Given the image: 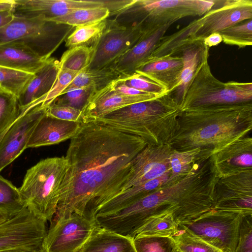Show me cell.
<instances>
[{
	"label": "cell",
	"instance_id": "6da1fadb",
	"mask_svg": "<svg viewBox=\"0 0 252 252\" xmlns=\"http://www.w3.org/2000/svg\"><path fill=\"white\" fill-rule=\"evenodd\" d=\"M147 144L95 122L81 123L65 156L69 169L53 218L77 213L94 220L99 207L121 191L132 160Z\"/></svg>",
	"mask_w": 252,
	"mask_h": 252
},
{
	"label": "cell",
	"instance_id": "7a4b0ae2",
	"mask_svg": "<svg viewBox=\"0 0 252 252\" xmlns=\"http://www.w3.org/2000/svg\"><path fill=\"white\" fill-rule=\"evenodd\" d=\"M252 129V102L191 107L182 111L171 146L177 151L201 148L210 158Z\"/></svg>",
	"mask_w": 252,
	"mask_h": 252
},
{
	"label": "cell",
	"instance_id": "3957f363",
	"mask_svg": "<svg viewBox=\"0 0 252 252\" xmlns=\"http://www.w3.org/2000/svg\"><path fill=\"white\" fill-rule=\"evenodd\" d=\"M179 105L167 92L156 98L132 104L94 122L141 137L148 144H171L179 127Z\"/></svg>",
	"mask_w": 252,
	"mask_h": 252
},
{
	"label": "cell",
	"instance_id": "277c9868",
	"mask_svg": "<svg viewBox=\"0 0 252 252\" xmlns=\"http://www.w3.org/2000/svg\"><path fill=\"white\" fill-rule=\"evenodd\" d=\"M214 3V0H134L110 19L119 26L146 32L186 17H201Z\"/></svg>",
	"mask_w": 252,
	"mask_h": 252
},
{
	"label": "cell",
	"instance_id": "5b68a950",
	"mask_svg": "<svg viewBox=\"0 0 252 252\" xmlns=\"http://www.w3.org/2000/svg\"><path fill=\"white\" fill-rule=\"evenodd\" d=\"M68 169L65 156L41 160L27 170L19 189L27 207L46 221L56 214Z\"/></svg>",
	"mask_w": 252,
	"mask_h": 252
},
{
	"label": "cell",
	"instance_id": "8992f818",
	"mask_svg": "<svg viewBox=\"0 0 252 252\" xmlns=\"http://www.w3.org/2000/svg\"><path fill=\"white\" fill-rule=\"evenodd\" d=\"M252 83L234 81L222 82L212 73L208 60L195 71L189 85L182 111L203 106L231 104L252 102Z\"/></svg>",
	"mask_w": 252,
	"mask_h": 252
},
{
	"label": "cell",
	"instance_id": "52a82bcc",
	"mask_svg": "<svg viewBox=\"0 0 252 252\" xmlns=\"http://www.w3.org/2000/svg\"><path fill=\"white\" fill-rule=\"evenodd\" d=\"M74 29L53 22L14 17L0 27V45L24 42L40 56L49 59Z\"/></svg>",
	"mask_w": 252,
	"mask_h": 252
},
{
	"label": "cell",
	"instance_id": "ba28073f",
	"mask_svg": "<svg viewBox=\"0 0 252 252\" xmlns=\"http://www.w3.org/2000/svg\"><path fill=\"white\" fill-rule=\"evenodd\" d=\"M243 215L211 209L197 218L179 223L221 252H234Z\"/></svg>",
	"mask_w": 252,
	"mask_h": 252
},
{
	"label": "cell",
	"instance_id": "9c48e42d",
	"mask_svg": "<svg viewBox=\"0 0 252 252\" xmlns=\"http://www.w3.org/2000/svg\"><path fill=\"white\" fill-rule=\"evenodd\" d=\"M46 222L26 207L0 225V252L19 249L42 252Z\"/></svg>",
	"mask_w": 252,
	"mask_h": 252
},
{
	"label": "cell",
	"instance_id": "30bf717a",
	"mask_svg": "<svg viewBox=\"0 0 252 252\" xmlns=\"http://www.w3.org/2000/svg\"><path fill=\"white\" fill-rule=\"evenodd\" d=\"M42 244V252H79L91 236L94 220L77 213L53 218Z\"/></svg>",
	"mask_w": 252,
	"mask_h": 252
},
{
	"label": "cell",
	"instance_id": "8fae6325",
	"mask_svg": "<svg viewBox=\"0 0 252 252\" xmlns=\"http://www.w3.org/2000/svg\"><path fill=\"white\" fill-rule=\"evenodd\" d=\"M144 33L139 29L119 26L107 18L106 26L94 47L87 70L111 66L131 49Z\"/></svg>",
	"mask_w": 252,
	"mask_h": 252
},
{
	"label": "cell",
	"instance_id": "7c38bea8",
	"mask_svg": "<svg viewBox=\"0 0 252 252\" xmlns=\"http://www.w3.org/2000/svg\"><path fill=\"white\" fill-rule=\"evenodd\" d=\"M42 103L21 111L19 116L0 133V172L27 148L30 137L45 113Z\"/></svg>",
	"mask_w": 252,
	"mask_h": 252
},
{
	"label": "cell",
	"instance_id": "4fadbf2b",
	"mask_svg": "<svg viewBox=\"0 0 252 252\" xmlns=\"http://www.w3.org/2000/svg\"><path fill=\"white\" fill-rule=\"evenodd\" d=\"M213 209L252 215V172L218 179Z\"/></svg>",
	"mask_w": 252,
	"mask_h": 252
},
{
	"label": "cell",
	"instance_id": "5bb4252c",
	"mask_svg": "<svg viewBox=\"0 0 252 252\" xmlns=\"http://www.w3.org/2000/svg\"><path fill=\"white\" fill-rule=\"evenodd\" d=\"M173 150L171 144H147L132 160L129 172L120 192L170 174Z\"/></svg>",
	"mask_w": 252,
	"mask_h": 252
},
{
	"label": "cell",
	"instance_id": "9a60e30c",
	"mask_svg": "<svg viewBox=\"0 0 252 252\" xmlns=\"http://www.w3.org/2000/svg\"><path fill=\"white\" fill-rule=\"evenodd\" d=\"M212 8L200 17L201 25L195 33L204 39L242 21L252 19V0H214Z\"/></svg>",
	"mask_w": 252,
	"mask_h": 252
},
{
	"label": "cell",
	"instance_id": "2e32d148",
	"mask_svg": "<svg viewBox=\"0 0 252 252\" xmlns=\"http://www.w3.org/2000/svg\"><path fill=\"white\" fill-rule=\"evenodd\" d=\"M14 17L51 21L76 10L105 7L104 0H15Z\"/></svg>",
	"mask_w": 252,
	"mask_h": 252
},
{
	"label": "cell",
	"instance_id": "e0dca14e",
	"mask_svg": "<svg viewBox=\"0 0 252 252\" xmlns=\"http://www.w3.org/2000/svg\"><path fill=\"white\" fill-rule=\"evenodd\" d=\"M210 160L218 179L252 172V138L235 140L213 154Z\"/></svg>",
	"mask_w": 252,
	"mask_h": 252
},
{
	"label": "cell",
	"instance_id": "ac0fdd59",
	"mask_svg": "<svg viewBox=\"0 0 252 252\" xmlns=\"http://www.w3.org/2000/svg\"><path fill=\"white\" fill-rule=\"evenodd\" d=\"M113 82L92 93L81 111V123L94 122L117 109L135 103L154 99L160 95L152 94L126 95L114 89Z\"/></svg>",
	"mask_w": 252,
	"mask_h": 252
},
{
	"label": "cell",
	"instance_id": "d6986e66",
	"mask_svg": "<svg viewBox=\"0 0 252 252\" xmlns=\"http://www.w3.org/2000/svg\"><path fill=\"white\" fill-rule=\"evenodd\" d=\"M209 49L204 39L194 37L184 43L178 50L176 55L182 58L183 68L177 85L169 93L180 107L195 71L204 61L208 60Z\"/></svg>",
	"mask_w": 252,
	"mask_h": 252
},
{
	"label": "cell",
	"instance_id": "ffe728a7",
	"mask_svg": "<svg viewBox=\"0 0 252 252\" xmlns=\"http://www.w3.org/2000/svg\"><path fill=\"white\" fill-rule=\"evenodd\" d=\"M171 26L167 25L144 32L140 39L111 66L123 78L135 74L137 67L149 58Z\"/></svg>",
	"mask_w": 252,
	"mask_h": 252
},
{
	"label": "cell",
	"instance_id": "44dd1931",
	"mask_svg": "<svg viewBox=\"0 0 252 252\" xmlns=\"http://www.w3.org/2000/svg\"><path fill=\"white\" fill-rule=\"evenodd\" d=\"M183 68L181 56H168L147 60L135 70L137 73L171 92L177 85Z\"/></svg>",
	"mask_w": 252,
	"mask_h": 252
},
{
	"label": "cell",
	"instance_id": "7402d4cb",
	"mask_svg": "<svg viewBox=\"0 0 252 252\" xmlns=\"http://www.w3.org/2000/svg\"><path fill=\"white\" fill-rule=\"evenodd\" d=\"M59 69V61L52 58L34 74L17 97L20 111H25L43 103L45 96L56 82Z\"/></svg>",
	"mask_w": 252,
	"mask_h": 252
},
{
	"label": "cell",
	"instance_id": "603a6c76",
	"mask_svg": "<svg viewBox=\"0 0 252 252\" xmlns=\"http://www.w3.org/2000/svg\"><path fill=\"white\" fill-rule=\"evenodd\" d=\"M80 125V123L60 120L45 113L36 125L27 148L54 145L71 139Z\"/></svg>",
	"mask_w": 252,
	"mask_h": 252
},
{
	"label": "cell",
	"instance_id": "cb8c5ba5",
	"mask_svg": "<svg viewBox=\"0 0 252 252\" xmlns=\"http://www.w3.org/2000/svg\"><path fill=\"white\" fill-rule=\"evenodd\" d=\"M40 56L24 42L0 45V66L35 74L51 60Z\"/></svg>",
	"mask_w": 252,
	"mask_h": 252
},
{
	"label": "cell",
	"instance_id": "d4e9b609",
	"mask_svg": "<svg viewBox=\"0 0 252 252\" xmlns=\"http://www.w3.org/2000/svg\"><path fill=\"white\" fill-rule=\"evenodd\" d=\"M169 176V174H165L120 192L99 207L94 218L111 214L128 206L162 187L167 182Z\"/></svg>",
	"mask_w": 252,
	"mask_h": 252
},
{
	"label": "cell",
	"instance_id": "484cf974",
	"mask_svg": "<svg viewBox=\"0 0 252 252\" xmlns=\"http://www.w3.org/2000/svg\"><path fill=\"white\" fill-rule=\"evenodd\" d=\"M79 252H136L132 239L98 226Z\"/></svg>",
	"mask_w": 252,
	"mask_h": 252
},
{
	"label": "cell",
	"instance_id": "4316f807",
	"mask_svg": "<svg viewBox=\"0 0 252 252\" xmlns=\"http://www.w3.org/2000/svg\"><path fill=\"white\" fill-rule=\"evenodd\" d=\"M201 25V20L199 18L191 21L185 27L173 34L163 36L147 60L176 55L179 49L184 43L195 37V33Z\"/></svg>",
	"mask_w": 252,
	"mask_h": 252
},
{
	"label": "cell",
	"instance_id": "83f0119b",
	"mask_svg": "<svg viewBox=\"0 0 252 252\" xmlns=\"http://www.w3.org/2000/svg\"><path fill=\"white\" fill-rule=\"evenodd\" d=\"M210 158L201 148L186 151L173 149L170 157V172L167 182L161 187L171 185L185 177L200 158Z\"/></svg>",
	"mask_w": 252,
	"mask_h": 252
},
{
	"label": "cell",
	"instance_id": "f1b7e54d",
	"mask_svg": "<svg viewBox=\"0 0 252 252\" xmlns=\"http://www.w3.org/2000/svg\"><path fill=\"white\" fill-rule=\"evenodd\" d=\"M121 78L111 65L98 70H86L79 73L61 95L76 89L92 88L98 90Z\"/></svg>",
	"mask_w": 252,
	"mask_h": 252
},
{
	"label": "cell",
	"instance_id": "f546056e",
	"mask_svg": "<svg viewBox=\"0 0 252 252\" xmlns=\"http://www.w3.org/2000/svg\"><path fill=\"white\" fill-rule=\"evenodd\" d=\"M179 229V223L174 214L171 212H166L147 218L134 233L132 239L142 236L173 238Z\"/></svg>",
	"mask_w": 252,
	"mask_h": 252
},
{
	"label": "cell",
	"instance_id": "4dcf8cb0",
	"mask_svg": "<svg viewBox=\"0 0 252 252\" xmlns=\"http://www.w3.org/2000/svg\"><path fill=\"white\" fill-rule=\"evenodd\" d=\"M110 12L106 7H96L76 10L65 15L54 18L50 22L74 27L96 23L109 18Z\"/></svg>",
	"mask_w": 252,
	"mask_h": 252
},
{
	"label": "cell",
	"instance_id": "1f68e13d",
	"mask_svg": "<svg viewBox=\"0 0 252 252\" xmlns=\"http://www.w3.org/2000/svg\"><path fill=\"white\" fill-rule=\"evenodd\" d=\"M107 24V19L84 26L76 27L65 40V46L70 48L85 45L94 47L97 42Z\"/></svg>",
	"mask_w": 252,
	"mask_h": 252
},
{
	"label": "cell",
	"instance_id": "d6a6232c",
	"mask_svg": "<svg viewBox=\"0 0 252 252\" xmlns=\"http://www.w3.org/2000/svg\"><path fill=\"white\" fill-rule=\"evenodd\" d=\"M93 48L85 45L69 48L63 54L59 61L60 68L81 72L88 69Z\"/></svg>",
	"mask_w": 252,
	"mask_h": 252
},
{
	"label": "cell",
	"instance_id": "836d02e7",
	"mask_svg": "<svg viewBox=\"0 0 252 252\" xmlns=\"http://www.w3.org/2000/svg\"><path fill=\"white\" fill-rule=\"evenodd\" d=\"M26 207L19 189L0 175V211L14 216Z\"/></svg>",
	"mask_w": 252,
	"mask_h": 252
},
{
	"label": "cell",
	"instance_id": "e575fe53",
	"mask_svg": "<svg viewBox=\"0 0 252 252\" xmlns=\"http://www.w3.org/2000/svg\"><path fill=\"white\" fill-rule=\"evenodd\" d=\"M136 252H176L173 238L153 236H136L132 239Z\"/></svg>",
	"mask_w": 252,
	"mask_h": 252
},
{
	"label": "cell",
	"instance_id": "d590c367",
	"mask_svg": "<svg viewBox=\"0 0 252 252\" xmlns=\"http://www.w3.org/2000/svg\"><path fill=\"white\" fill-rule=\"evenodd\" d=\"M219 33L222 41L227 45L236 46L239 49L251 46L252 45V19L230 27Z\"/></svg>",
	"mask_w": 252,
	"mask_h": 252
},
{
	"label": "cell",
	"instance_id": "8d00e7d4",
	"mask_svg": "<svg viewBox=\"0 0 252 252\" xmlns=\"http://www.w3.org/2000/svg\"><path fill=\"white\" fill-rule=\"evenodd\" d=\"M33 75L0 66V88L18 97Z\"/></svg>",
	"mask_w": 252,
	"mask_h": 252
},
{
	"label": "cell",
	"instance_id": "74e56055",
	"mask_svg": "<svg viewBox=\"0 0 252 252\" xmlns=\"http://www.w3.org/2000/svg\"><path fill=\"white\" fill-rule=\"evenodd\" d=\"M179 230L173 237L177 250L180 252H221L198 237L186 230L179 227Z\"/></svg>",
	"mask_w": 252,
	"mask_h": 252
},
{
	"label": "cell",
	"instance_id": "f35d334b",
	"mask_svg": "<svg viewBox=\"0 0 252 252\" xmlns=\"http://www.w3.org/2000/svg\"><path fill=\"white\" fill-rule=\"evenodd\" d=\"M20 113L17 96L0 88V133L15 120Z\"/></svg>",
	"mask_w": 252,
	"mask_h": 252
},
{
	"label": "cell",
	"instance_id": "ab89813d",
	"mask_svg": "<svg viewBox=\"0 0 252 252\" xmlns=\"http://www.w3.org/2000/svg\"><path fill=\"white\" fill-rule=\"evenodd\" d=\"M94 90L92 88L71 90L58 96L52 102L82 111Z\"/></svg>",
	"mask_w": 252,
	"mask_h": 252
},
{
	"label": "cell",
	"instance_id": "60d3db41",
	"mask_svg": "<svg viewBox=\"0 0 252 252\" xmlns=\"http://www.w3.org/2000/svg\"><path fill=\"white\" fill-rule=\"evenodd\" d=\"M78 73L66 69L60 68L56 82L51 91L45 96L42 103V106L46 107L60 96Z\"/></svg>",
	"mask_w": 252,
	"mask_h": 252
},
{
	"label": "cell",
	"instance_id": "b9f144b4",
	"mask_svg": "<svg viewBox=\"0 0 252 252\" xmlns=\"http://www.w3.org/2000/svg\"><path fill=\"white\" fill-rule=\"evenodd\" d=\"M120 80L126 86L146 93L157 95L167 93L159 85L137 73Z\"/></svg>",
	"mask_w": 252,
	"mask_h": 252
},
{
	"label": "cell",
	"instance_id": "7bdbcfd3",
	"mask_svg": "<svg viewBox=\"0 0 252 252\" xmlns=\"http://www.w3.org/2000/svg\"><path fill=\"white\" fill-rule=\"evenodd\" d=\"M234 252H252V215L242 218Z\"/></svg>",
	"mask_w": 252,
	"mask_h": 252
},
{
	"label": "cell",
	"instance_id": "ee69618b",
	"mask_svg": "<svg viewBox=\"0 0 252 252\" xmlns=\"http://www.w3.org/2000/svg\"><path fill=\"white\" fill-rule=\"evenodd\" d=\"M45 114L60 120L81 123V110L54 102L46 107Z\"/></svg>",
	"mask_w": 252,
	"mask_h": 252
},
{
	"label": "cell",
	"instance_id": "f6af8a7d",
	"mask_svg": "<svg viewBox=\"0 0 252 252\" xmlns=\"http://www.w3.org/2000/svg\"><path fill=\"white\" fill-rule=\"evenodd\" d=\"M120 79L113 82L114 89L119 93L127 95H139L150 94L126 86Z\"/></svg>",
	"mask_w": 252,
	"mask_h": 252
},
{
	"label": "cell",
	"instance_id": "bcb514c9",
	"mask_svg": "<svg viewBox=\"0 0 252 252\" xmlns=\"http://www.w3.org/2000/svg\"><path fill=\"white\" fill-rule=\"evenodd\" d=\"M222 41V39L219 32L213 33L204 39V44L209 48L217 46Z\"/></svg>",
	"mask_w": 252,
	"mask_h": 252
},
{
	"label": "cell",
	"instance_id": "7dc6e473",
	"mask_svg": "<svg viewBox=\"0 0 252 252\" xmlns=\"http://www.w3.org/2000/svg\"><path fill=\"white\" fill-rule=\"evenodd\" d=\"M14 18L13 9L0 12V27L10 22Z\"/></svg>",
	"mask_w": 252,
	"mask_h": 252
},
{
	"label": "cell",
	"instance_id": "c3c4849f",
	"mask_svg": "<svg viewBox=\"0 0 252 252\" xmlns=\"http://www.w3.org/2000/svg\"><path fill=\"white\" fill-rule=\"evenodd\" d=\"M15 0H0V12L13 9Z\"/></svg>",
	"mask_w": 252,
	"mask_h": 252
},
{
	"label": "cell",
	"instance_id": "681fc988",
	"mask_svg": "<svg viewBox=\"0 0 252 252\" xmlns=\"http://www.w3.org/2000/svg\"><path fill=\"white\" fill-rule=\"evenodd\" d=\"M13 216L7 213L0 211V225L9 220Z\"/></svg>",
	"mask_w": 252,
	"mask_h": 252
},
{
	"label": "cell",
	"instance_id": "f907efd6",
	"mask_svg": "<svg viewBox=\"0 0 252 252\" xmlns=\"http://www.w3.org/2000/svg\"><path fill=\"white\" fill-rule=\"evenodd\" d=\"M32 252L27 251V250H24L15 249V250H10L2 251V252Z\"/></svg>",
	"mask_w": 252,
	"mask_h": 252
},
{
	"label": "cell",
	"instance_id": "816d5d0a",
	"mask_svg": "<svg viewBox=\"0 0 252 252\" xmlns=\"http://www.w3.org/2000/svg\"><path fill=\"white\" fill-rule=\"evenodd\" d=\"M179 252V251H177V252Z\"/></svg>",
	"mask_w": 252,
	"mask_h": 252
}]
</instances>
